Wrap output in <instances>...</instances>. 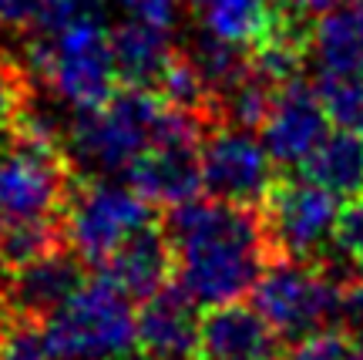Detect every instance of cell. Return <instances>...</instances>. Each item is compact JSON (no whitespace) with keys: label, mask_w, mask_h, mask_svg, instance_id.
<instances>
[{"label":"cell","mask_w":363,"mask_h":360,"mask_svg":"<svg viewBox=\"0 0 363 360\" xmlns=\"http://www.w3.org/2000/svg\"><path fill=\"white\" fill-rule=\"evenodd\" d=\"M256 209L272 259H313L333 239L340 195L303 175L276 179Z\"/></svg>","instance_id":"cell-7"},{"label":"cell","mask_w":363,"mask_h":360,"mask_svg":"<svg viewBox=\"0 0 363 360\" xmlns=\"http://www.w3.org/2000/svg\"><path fill=\"white\" fill-rule=\"evenodd\" d=\"M0 229H4V216H0Z\"/></svg>","instance_id":"cell-31"},{"label":"cell","mask_w":363,"mask_h":360,"mask_svg":"<svg viewBox=\"0 0 363 360\" xmlns=\"http://www.w3.org/2000/svg\"><path fill=\"white\" fill-rule=\"evenodd\" d=\"M202 145L158 142L148 145L135 165L128 168V182L152 206H175L202 192Z\"/></svg>","instance_id":"cell-14"},{"label":"cell","mask_w":363,"mask_h":360,"mask_svg":"<svg viewBox=\"0 0 363 360\" xmlns=\"http://www.w3.org/2000/svg\"><path fill=\"white\" fill-rule=\"evenodd\" d=\"M0 27L4 31H30V4L27 0H0Z\"/></svg>","instance_id":"cell-28"},{"label":"cell","mask_w":363,"mask_h":360,"mask_svg":"<svg viewBox=\"0 0 363 360\" xmlns=\"http://www.w3.org/2000/svg\"><path fill=\"white\" fill-rule=\"evenodd\" d=\"M0 360H54L40 320L13 317L0 323Z\"/></svg>","instance_id":"cell-22"},{"label":"cell","mask_w":363,"mask_h":360,"mask_svg":"<svg viewBox=\"0 0 363 360\" xmlns=\"http://www.w3.org/2000/svg\"><path fill=\"white\" fill-rule=\"evenodd\" d=\"M189 360H192V357H189Z\"/></svg>","instance_id":"cell-32"},{"label":"cell","mask_w":363,"mask_h":360,"mask_svg":"<svg viewBox=\"0 0 363 360\" xmlns=\"http://www.w3.org/2000/svg\"><path fill=\"white\" fill-rule=\"evenodd\" d=\"M162 226L175 253V286L195 307L242 300L272 263L259 209L252 206L192 195L169 206Z\"/></svg>","instance_id":"cell-1"},{"label":"cell","mask_w":363,"mask_h":360,"mask_svg":"<svg viewBox=\"0 0 363 360\" xmlns=\"http://www.w3.org/2000/svg\"><path fill=\"white\" fill-rule=\"evenodd\" d=\"M286 4H293L296 11H303V13H310L313 17V13H326L337 0H286Z\"/></svg>","instance_id":"cell-29"},{"label":"cell","mask_w":363,"mask_h":360,"mask_svg":"<svg viewBox=\"0 0 363 360\" xmlns=\"http://www.w3.org/2000/svg\"><path fill=\"white\" fill-rule=\"evenodd\" d=\"M135 334L145 360H189L199 354L195 303L179 286H162L158 293L145 296L142 310L135 313Z\"/></svg>","instance_id":"cell-13"},{"label":"cell","mask_w":363,"mask_h":360,"mask_svg":"<svg viewBox=\"0 0 363 360\" xmlns=\"http://www.w3.org/2000/svg\"><path fill=\"white\" fill-rule=\"evenodd\" d=\"M135 21L175 31L179 27V0H118Z\"/></svg>","instance_id":"cell-26"},{"label":"cell","mask_w":363,"mask_h":360,"mask_svg":"<svg viewBox=\"0 0 363 360\" xmlns=\"http://www.w3.org/2000/svg\"><path fill=\"white\" fill-rule=\"evenodd\" d=\"M333 243L353 259V266L363 273V192L353 195L347 209H340L337 229H333Z\"/></svg>","instance_id":"cell-25"},{"label":"cell","mask_w":363,"mask_h":360,"mask_svg":"<svg viewBox=\"0 0 363 360\" xmlns=\"http://www.w3.org/2000/svg\"><path fill=\"white\" fill-rule=\"evenodd\" d=\"M30 77L44 81L57 102L74 111L101 108L118 91L108 27L101 13H84L78 21L65 24L54 34H44L30 44Z\"/></svg>","instance_id":"cell-4"},{"label":"cell","mask_w":363,"mask_h":360,"mask_svg":"<svg viewBox=\"0 0 363 360\" xmlns=\"http://www.w3.org/2000/svg\"><path fill=\"white\" fill-rule=\"evenodd\" d=\"M199 354L202 360H276L279 334L256 307L233 300L208 307L199 320Z\"/></svg>","instance_id":"cell-12"},{"label":"cell","mask_w":363,"mask_h":360,"mask_svg":"<svg viewBox=\"0 0 363 360\" xmlns=\"http://www.w3.org/2000/svg\"><path fill=\"white\" fill-rule=\"evenodd\" d=\"M67 246L65 236V219L48 216V219H7L0 229V270H17L34 259L48 256L54 249Z\"/></svg>","instance_id":"cell-19"},{"label":"cell","mask_w":363,"mask_h":360,"mask_svg":"<svg viewBox=\"0 0 363 360\" xmlns=\"http://www.w3.org/2000/svg\"><path fill=\"white\" fill-rule=\"evenodd\" d=\"M61 219L67 246L98 270L131 232L155 222V209L135 189L101 179H78Z\"/></svg>","instance_id":"cell-6"},{"label":"cell","mask_w":363,"mask_h":360,"mask_svg":"<svg viewBox=\"0 0 363 360\" xmlns=\"http://www.w3.org/2000/svg\"><path fill=\"white\" fill-rule=\"evenodd\" d=\"M289 360H353V344L347 334L320 327L296 337V347L289 350Z\"/></svg>","instance_id":"cell-24"},{"label":"cell","mask_w":363,"mask_h":360,"mask_svg":"<svg viewBox=\"0 0 363 360\" xmlns=\"http://www.w3.org/2000/svg\"><path fill=\"white\" fill-rule=\"evenodd\" d=\"M299 175L330 189L340 199L363 192V131L337 129L326 131L320 145L299 162Z\"/></svg>","instance_id":"cell-17"},{"label":"cell","mask_w":363,"mask_h":360,"mask_svg":"<svg viewBox=\"0 0 363 360\" xmlns=\"http://www.w3.org/2000/svg\"><path fill=\"white\" fill-rule=\"evenodd\" d=\"M78 172L65 145L44 142L24 131L0 135V216L4 219H48L65 216V206Z\"/></svg>","instance_id":"cell-5"},{"label":"cell","mask_w":363,"mask_h":360,"mask_svg":"<svg viewBox=\"0 0 363 360\" xmlns=\"http://www.w3.org/2000/svg\"><path fill=\"white\" fill-rule=\"evenodd\" d=\"M40 327L54 360H131L138 354L131 296L104 273L84 280Z\"/></svg>","instance_id":"cell-3"},{"label":"cell","mask_w":363,"mask_h":360,"mask_svg":"<svg viewBox=\"0 0 363 360\" xmlns=\"http://www.w3.org/2000/svg\"><path fill=\"white\" fill-rule=\"evenodd\" d=\"M30 94H34V77L27 65L0 51V135L13 129V121L21 118Z\"/></svg>","instance_id":"cell-21"},{"label":"cell","mask_w":363,"mask_h":360,"mask_svg":"<svg viewBox=\"0 0 363 360\" xmlns=\"http://www.w3.org/2000/svg\"><path fill=\"white\" fill-rule=\"evenodd\" d=\"M195 13H199L202 31L252 51L269 31L276 4L269 0H202Z\"/></svg>","instance_id":"cell-18"},{"label":"cell","mask_w":363,"mask_h":360,"mask_svg":"<svg viewBox=\"0 0 363 360\" xmlns=\"http://www.w3.org/2000/svg\"><path fill=\"white\" fill-rule=\"evenodd\" d=\"M84 270H88V263L71 246H61V249H54V253L34 259L27 266L7 270V280L0 283L4 307L11 310L13 317L44 323V317H51L54 310L88 280Z\"/></svg>","instance_id":"cell-11"},{"label":"cell","mask_w":363,"mask_h":360,"mask_svg":"<svg viewBox=\"0 0 363 360\" xmlns=\"http://www.w3.org/2000/svg\"><path fill=\"white\" fill-rule=\"evenodd\" d=\"M27 4H30V31L40 38L61 31L84 13H98V0H27Z\"/></svg>","instance_id":"cell-23"},{"label":"cell","mask_w":363,"mask_h":360,"mask_svg":"<svg viewBox=\"0 0 363 360\" xmlns=\"http://www.w3.org/2000/svg\"><path fill=\"white\" fill-rule=\"evenodd\" d=\"M98 270L128 296L145 300V296L158 293L162 286H169V276L175 273V253L165 236V226L148 222L138 232H131Z\"/></svg>","instance_id":"cell-15"},{"label":"cell","mask_w":363,"mask_h":360,"mask_svg":"<svg viewBox=\"0 0 363 360\" xmlns=\"http://www.w3.org/2000/svg\"><path fill=\"white\" fill-rule=\"evenodd\" d=\"M259 131L272 162L279 168H293L330 131V115H326L316 88L293 77V81H286V84L276 88L272 108L266 115V121L259 125Z\"/></svg>","instance_id":"cell-10"},{"label":"cell","mask_w":363,"mask_h":360,"mask_svg":"<svg viewBox=\"0 0 363 360\" xmlns=\"http://www.w3.org/2000/svg\"><path fill=\"white\" fill-rule=\"evenodd\" d=\"M108 44H111V61H115L118 81L121 84H135V88H155L162 71L175 58L172 31L135 21V17L111 27L108 31Z\"/></svg>","instance_id":"cell-16"},{"label":"cell","mask_w":363,"mask_h":360,"mask_svg":"<svg viewBox=\"0 0 363 360\" xmlns=\"http://www.w3.org/2000/svg\"><path fill=\"white\" fill-rule=\"evenodd\" d=\"M316 94L323 102L326 115L337 121L340 129L363 131V77L347 75H316Z\"/></svg>","instance_id":"cell-20"},{"label":"cell","mask_w":363,"mask_h":360,"mask_svg":"<svg viewBox=\"0 0 363 360\" xmlns=\"http://www.w3.org/2000/svg\"><path fill=\"white\" fill-rule=\"evenodd\" d=\"M350 344H353V360H363V330H357L350 337Z\"/></svg>","instance_id":"cell-30"},{"label":"cell","mask_w":363,"mask_h":360,"mask_svg":"<svg viewBox=\"0 0 363 360\" xmlns=\"http://www.w3.org/2000/svg\"><path fill=\"white\" fill-rule=\"evenodd\" d=\"M165 98L155 88H118L101 108L74 111L65 131V152L81 179L128 172L155 142Z\"/></svg>","instance_id":"cell-2"},{"label":"cell","mask_w":363,"mask_h":360,"mask_svg":"<svg viewBox=\"0 0 363 360\" xmlns=\"http://www.w3.org/2000/svg\"><path fill=\"white\" fill-rule=\"evenodd\" d=\"M202 189L212 199L235 202V206H259L262 195L276 182L262 138L252 135V129L239 125H212L202 138Z\"/></svg>","instance_id":"cell-9"},{"label":"cell","mask_w":363,"mask_h":360,"mask_svg":"<svg viewBox=\"0 0 363 360\" xmlns=\"http://www.w3.org/2000/svg\"><path fill=\"white\" fill-rule=\"evenodd\" d=\"M340 290L313 259H272L252 286V307L279 337H303L340 317Z\"/></svg>","instance_id":"cell-8"},{"label":"cell","mask_w":363,"mask_h":360,"mask_svg":"<svg viewBox=\"0 0 363 360\" xmlns=\"http://www.w3.org/2000/svg\"><path fill=\"white\" fill-rule=\"evenodd\" d=\"M340 313L353 330H363V273L340 290Z\"/></svg>","instance_id":"cell-27"}]
</instances>
